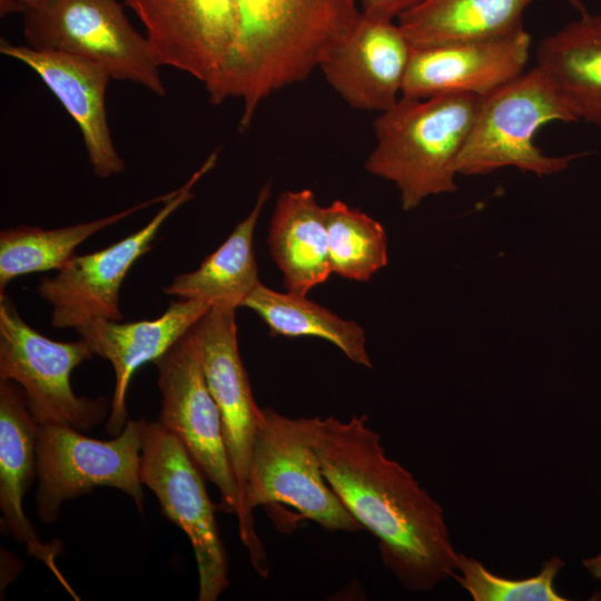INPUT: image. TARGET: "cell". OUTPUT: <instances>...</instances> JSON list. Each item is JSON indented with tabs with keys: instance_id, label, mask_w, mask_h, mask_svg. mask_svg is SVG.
Segmentation results:
<instances>
[{
	"instance_id": "obj_23",
	"label": "cell",
	"mask_w": 601,
	"mask_h": 601,
	"mask_svg": "<svg viewBox=\"0 0 601 601\" xmlns=\"http://www.w3.org/2000/svg\"><path fill=\"white\" fill-rule=\"evenodd\" d=\"M171 191L136 204L112 215L76 225L43 229L21 225L0 233V293L14 278L27 274L59 270L76 248L93 234L156 203H165Z\"/></svg>"
},
{
	"instance_id": "obj_15",
	"label": "cell",
	"mask_w": 601,
	"mask_h": 601,
	"mask_svg": "<svg viewBox=\"0 0 601 601\" xmlns=\"http://www.w3.org/2000/svg\"><path fill=\"white\" fill-rule=\"evenodd\" d=\"M412 49L397 22L362 14L354 30L328 52L319 69L348 106L382 112L402 96Z\"/></svg>"
},
{
	"instance_id": "obj_26",
	"label": "cell",
	"mask_w": 601,
	"mask_h": 601,
	"mask_svg": "<svg viewBox=\"0 0 601 601\" xmlns=\"http://www.w3.org/2000/svg\"><path fill=\"white\" fill-rule=\"evenodd\" d=\"M564 562L553 556L542 563L538 574L510 579L489 571L480 561L459 553L454 578L475 601H564L554 589V580Z\"/></svg>"
},
{
	"instance_id": "obj_25",
	"label": "cell",
	"mask_w": 601,
	"mask_h": 601,
	"mask_svg": "<svg viewBox=\"0 0 601 601\" xmlns=\"http://www.w3.org/2000/svg\"><path fill=\"white\" fill-rule=\"evenodd\" d=\"M332 273L367 282L387 264V237L383 226L341 200L325 207Z\"/></svg>"
},
{
	"instance_id": "obj_7",
	"label": "cell",
	"mask_w": 601,
	"mask_h": 601,
	"mask_svg": "<svg viewBox=\"0 0 601 601\" xmlns=\"http://www.w3.org/2000/svg\"><path fill=\"white\" fill-rule=\"evenodd\" d=\"M236 307L213 305L190 328L207 386L219 410L225 444L238 490V536L253 569L268 578L266 551L245 508L253 442L260 407L256 404L237 341Z\"/></svg>"
},
{
	"instance_id": "obj_22",
	"label": "cell",
	"mask_w": 601,
	"mask_h": 601,
	"mask_svg": "<svg viewBox=\"0 0 601 601\" xmlns=\"http://www.w3.org/2000/svg\"><path fill=\"white\" fill-rule=\"evenodd\" d=\"M269 195L270 184L267 183L259 190L248 216L237 224L227 239L196 270L175 277L164 293L178 299L236 308L242 306L260 284L253 242L256 224Z\"/></svg>"
},
{
	"instance_id": "obj_14",
	"label": "cell",
	"mask_w": 601,
	"mask_h": 601,
	"mask_svg": "<svg viewBox=\"0 0 601 601\" xmlns=\"http://www.w3.org/2000/svg\"><path fill=\"white\" fill-rule=\"evenodd\" d=\"M530 49L525 29L499 38L413 48L402 96L485 97L525 71Z\"/></svg>"
},
{
	"instance_id": "obj_27",
	"label": "cell",
	"mask_w": 601,
	"mask_h": 601,
	"mask_svg": "<svg viewBox=\"0 0 601 601\" xmlns=\"http://www.w3.org/2000/svg\"><path fill=\"white\" fill-rule=\"evenodd\" d=\"M422 0H357L362 14L370 19L396 21Z\"/></svg>"
},
{
	"instance_id": "obj_1",
	"label": "cell",
	"mask_w": 601,
	"mask_h": 601,
	"mask_svg": "<svg viewBox=\"0 0 601 601\" xmlns=\"http://www.w3.org/2000/svg\"><path fill=\"white\" fill-rule=\"evenodd\" d=\"M367 416L313 417L323 474L353 518L377 540L384 565L410 591L454 578L455 551L443 508L390 459Z\"/></svg>"
},
{
	"instance_id": "obj_16",
	"label": "cell",
	"mask_w": 601,
	"mask_h": 601,
	"mask_svg": "<svg viewBox=\"0 0 601 601\" xmlns=\"http://www.w3.org/2000/svg\"><path fill=\"white\" fill-rule=\"evenodd\" d=\"M0 52L33 70L77 124L93 174L108 178L125 170L115 148L106 111L110 76L99 66L69 53L0 41Z\"/></svg>"
},
{
	"instance_id": "obj_8",
	"label": "cell",
	"mask_w": 601,
	"mask_h": 601,
	"mask_svg": "<svg viewBox=\"0 0 601 601\" xmlns=\"http://www.w3.org/2000/svg\"><path fill=\"white\" fill-rule=\"evenodd\" d=\"M145 418H128L111 440L88 437L63 424L39 425L37 440V514L53 523L66 501L97 486L115 487L144 509L140 460Z\"/></svg>"
},
{
	"instance_id": "obj_10",
	"label": "cell",
	"mask_w": 601,
	"mask_h": 601,
	"mask_svg": "<svg viewBox=\"0 0 601 601\" xmlns=\"http://www.w3.org/2000/svg\"><path fill=\"white\" fill-rule=\"evenodd\" d=\"M140 480L162 514L188 536L198 569V600L215 601L228 588V558L205 476L181 442L158 421H145Z\"/></svg>"
},
{
	"instance_id": "obj_30",
	"label": "cell",
	"mask_w": 601,
	"mask_h": 601,
	"mask_svg": "<svg viewBox=\"0 0 601 601\" xmlns=\"http://www.w3.org/2000/svg\"><path fill=\"white\" fill-rule=\"evenodd\" d=\"M43 0H14L18 4L23 7V9L33 8L40 4Z\"/></svg>"
},
{
	"instance_id": "obj_2",
	"label": "cell",
	"mask_w": 601,
	"mask_h": 601,
	"mask_svg": "<svg viewBox=\"0 0 601 601\" xmlns=\"http://www.w3.org/2000/svg\"><path fill=\"white\" fill-rule=\"evenodd\" d=\"M357 0H238V35L220 102H243L239 129L247 130L272 93L300 82L354 30Z\"/></svg>"
},
{
	"instance_id": "obj_4",
	"label": "cell",
	"mask_w": 601,
	"mask_h": 601,
	"mask_svg": "<svg viewBox=\"0 0 601 601\" xmlns=\"http://www.w3.org/2000/svg\"><path fill=\"white\" fill-rule=\"evenodd\" d=\"M577 121L553 81L535 66L481 98L456 174L485 175L503 167L539 177L561 173L585 154L549 156L534 142L535 136L548 124Z\"/></svg>"
},
{
	"instance_id": "obj_11",
	"label": "cell",
	"mask_w": 601,
	"mask_h": 601,
	"mask_svg": "<svg viewBox=\"0 0 601 601\" xmlns=\"http://www.w3.org/2000/svg\"><path fill=\"white\" fill-rule=\"evenodd\" d=\"M219 148L164 203L141 229L95 253L73 256L53 277H42L37 292L51 306L55 328H78L97 319L121 321L119 293L135 264L154 246L167 218L194 196L193 188L217 164Z\"/></svg>"
},
{
	"instance_id": "obj_28",
	"label": "cell",
	"mask_w": 601,
	"mask_h": 601,
	"mask_svg": "<svg viewBox=\"0 0 601 601\" xmlns=\"http://www.w3.org/2000/svg\"><path fill=\"white\" fill-rule=\"evenodd\" d=\"M582 564L585 570L592 575V578L601 581V553L592 558L584 559L582 561Z\"/></svg>"
},
{
	"instance_id": "obj_24",
	"label": "cell",
	"mask_w": 601,
	"mask_h": 601,
	"mask_svg": "<svg viewBox=\"0 0 601 601\" xmlns=\"http://www.w3.org/2000/svg\"><path fill=\"white\" fill-rule=\"evenodd\" d=\"M242 306L257 313L274 336L323 338L338 347L353 363L372 367L363 328L304 295L279 293L260 283Z\"/></svg>"
},
{
	"instance_id": "obj_12",
	"label": "cell",
	"mask_w": 601,
	"mask_h": 601,
	"mask_svg": "<svg viewBox=\"0 0 601 601\" xmlns=\"http://www.w3.org/2000/svg\"><path fill=\"white\" fill-rule=\"evenodd\" d=\"M145 28L159 67L200 81L211 104L220 102L238 35V0H125Z\"/></svg>"
},
{
	"instance_id": "obj_3",
	"label": "cell",
	"mask_w": 601,
	"mask_h": 601,
	"mask_svg": "<svg viewBox=\"0 0 601 601\" xmlns=\"http://www.w3.org/2000/svg\"><path fill=\"white\" fill-rule=\"evenodd\" d=\"M480 101L467 93L401 96L375 118L376 144L364 168L396 186L406 211L428 196L454 193L456 159Z\"/></svg>"
},
{
	"instance_id": "obj_9",
	"label": "cell",
	"mask_w": 601,
	"mask_h": 601,
	"mask_svg": "<svg viewBox=\"0 0 601 601\" xmlns=\"http://www.w3.org/2000/svg\"><path fill=\"white\" fill-rule=\"evenodd\" d=\"M92 355L82 338L57 342L37 332L0 293V380L21 387L39 425L63 424L82 432L104 421L107 400L78 396L70 383L73 368Z\"/></svg>"
},
{
	"instance_id": "obj_18",
	"label": "cell",
	"mask_w": 601,
	"mask_h": 601,
	"mask_svg": "<svg viewBox=\"0 0 601 601\" xmlns=\"http://www.w3.org/2000/svg\"><path fill=\"white\" fill-rule=\"evenodd\" d=\"M38 431L39 424L29 411L21 387L12 381L0 380L1 525L75 597L56 561L62 544L41 541L23 510V496L37 476Z\"/></svg>"
},
{
	"instance_id": "obj_17",
	"label": "cell",
	"mask_w": 601,
	"mask_h": 601,
	"mask_svg": "<svg viewBox=\"0 0 601 601\" xmlns=\"http://www.w3.org/2000/svg\"><path fill=\"white\" fill-rule=\"evenodd\" d=\"M211 306L207 302L178 299L155 319L131 323L97 319L76 328L93 354L109 361L115 371L116 383L106 424L109 435H118L128 421L127 391L135 372L162 356Z\"/></svg>"
},
{
	"instance_id": "obj_29",
	"label": "cell",
	"mask_w": 601,
	"mask_h": 601,
	"mask_svg": "<svg viewBox=\"0 0 601 601\" xmlns=\"http://www.w3.org/2000/svg\"><path fill=\"white\" fill-rule=\"evenodd\" d=\"M573 9H575L579 14H584L589 12L582 0H565Z\"/></svg>"
},
{
	"instance_id": "obj_21",
	"label": "cell",
	"mask_w": 601,
	"mask_h": 601,
	"mask_svg": "<svg viewBox=\"0 0 601 601\" xmlns=\"http://www.w3.org/2000/svg\"><path fill=\"white\" fill-rule=\"evenodd\" d=\"M536 0H422L396 22L412 48L509 36Z\"/></svg>"
},
{
	"instance_id": "obj_6",
	"label": "cell",
	"mask_w": 601,
	"mask_h": 601,
	"mask_svg": "<svg viewBox=\"0 0 601 601\" xmlns=\"http://www.w3.org/2000/svg\"><path fill=\"white\" fill-rule=\"evenodd\" d=\"M27 46L77 56L111 79L131 81L152 93H167L146 37L127 19L117 0H43L23 11Z\"/></svg>"
},
{
	"instance_id": "obj_13",
	"label": "cell",
	"mask_w": 601,
	"mask_h": 601,
	"mask_svg": "<svg viewBox=\"0 0 601 601\" xmlns=\"http://www.w3.org/2000/svg\"><path fill=\"white\" fill-rule=\"evenodd\" d=\"M161 394L158 422L185 446L205 479L220 494V509L236 514L238 490L216 402L207 386L190 332L154 362Z\"/></svg>"
},
{
	"instance_id": "obj_20",
	"label": "cell",
	"mask_w": 601,
	"mask_h": 601,
	"mask_svg": "<svg viewBox=\"0 0 601 601\" xmlns=\"http://www.w3.org/2000/svg\"><path fill=\"white\" fill-rule=\"evenodd\" d=\"M536 66L579 121L601 128V16L587 12L536 46Z\"/></svg>"
},
{
	"instance_id": "obj_19",
	"label": "cell",
	"mask_w": 601,
	"mask_h": 601,
	"mask_svg": "<svg viewBox=\"0 0 601 601\" xmlns=\"http://www.w3.org/2000/svg\"><path fill=\"white\" fill-rule=\"evenodd\" d=\"M268 245L287 292L304 295L332 274L325 207L311 189L288 190L277 198Z\"/></svg>"
},
{
	"instance_id": "obj_5",
	"label": "cell",
	"mask_w": 601,
	"mask_h": 601,
	"mask_svg": "<svg viewBox=\"0 0 601 601\" xmlns=\"http://www.w3.org/2000/svg\"><path fill=\"white\" fill-rule=\"evenodd\" d=\"M283 504L329 531L364 530L327 483L313 445V417H288L260 408L256 425L245 508Z\"/></svg>"
}]
</instances>
